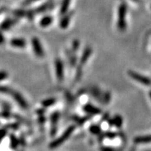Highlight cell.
<instances>
[{"mask_svg": "<svg viewBox=\"0 0 151 151\" xmlns=\"http://www.w3.org/2000/svg\"><path fill=\"white\" fill-rule=\"evenodd\" d=\"M91 93H92V94H93V96H94V98H98V99L99 98H101V97H100V96H101V93H100L99 90H98V89H97V88H94V89H92Z\"/></svg>", "mask_w": 151, "mask_h": 151, "instance_id": "obj_19", "label": "cell"}, {"mask_svg": "<svg viewBox=\"0 0 151 151\" xmlns=\"http://www.w3.org/2000/svg\"><path fill=\"white\" fill-rule=\"evenodd\" d=\"M126 15L127 6L125 3H121L118 8V18H117V29L121 32H124L126 30Z\"/></svg>", "mask_w": 151, "mask_h": 151, "instance_id": "obj_1", "label": "cell"}, {"mask_svg": "<svg viewBox=\"0 0 151 151\" xmlns=\"http://www.w3.org/2000/svg\"><path fill=\"white\" fill-rule=\"evenodd\" d=\"M71 15H72V12L70 14H68V15H66L61 19V22H60V27H61V29H65L67 28L68 25H69L70 20L71 19Z\"/></svg>", "mask_w": 151, "mask_h": 151, "instance_id": "obj_9", "label": "cell"}, {"mask_svg": "<svg viewBox=\"0 0 151 151\" xmlns=\"http://www.w3.org/2000/svg\"><path fill=\"white\" fill-rule=\"evenodd\" d=\"M90 131L94 134H99L101 133V128L99 127V126H97V125H92L90 128Z\"/></svg>", "mask_w": 151, "mask_h": 151, "instance_id": "obj_17", "label": "cell"}, {"mask_svg": "<svg viewBox=\"0 0 151 151\" xmlns=\"http://www.w3.org/2000/svg\"><path fill=\"white\" fill-rule=\"evenodd\" d=\"M69 3H70V0H64L63 2H62V5H61V14L66 13V12L68 11V9Z\"/></svg>", "mask_w": 151, "mask_h": 151, "instance_id": "obj_16", "label": "cell"}, {"mask_svg": "<svg viewBox=\"0 0 151 151\" xmlns=\"http://www.w3.org/2000/svg\"><path fill=\"white\" fill-rule=\"evenodd\" d=\"M53 22V18L51 17V16H45V17L42 18L41 19L40 23L39 25L42 27V28H46V27L49 26Z\"/></svg>", "mask_w": 151, "mask_h": 151, "instance_id": "obj_10", "label": "cell"}, {"mask_svg": "<svg viewBox=\"0 0 151 151\" xmlns=\"http://www.w3.org/2000/svg\"><path fill=\"white\" fill-rule=\"evenodd\" d=\"M128 75L131 78L135 80L137 82L146 85V86H151V80L148 78L147 77L144 76V75H140V74H138V73L135 72L134 71H129Z\"/></svg>", "mask_w": 151, "mask_h": 151, "instance_id": "obj_3", "label": "cell"}, {"mask_svg": "<svg viewBox=\"0 0 151 151\" xmlns=\"http://www.w3.org/2000/svg\"><path fill=\"white\" fill-rule=\"evenodd\" d=\"M55 73L58 81H61L64 78V65L60 58H57L55 61Z\"/></svg>", "mask_w": 151, "mask_h": 151, "instance_id": "obj_5", "label": "cell"}, {"mask_svg": "<svg viewBox=\"0 0 151 151\" xmlns=\"http://www.w3.org/2000/svg\"><path fill=\"white\" fill-rule=\"evenodd\" d=\"M60 114L58 112H55L52 114L51 116V122H52V134H55L56 132V126H57L58 121V119H59Z\"/></svg>", "mask_w": 151, "mask_h": 151, "instance_id": "obj_7", "label": "cell"}, {"mask_svg": "<svg viewBox=\"0 0 151 151\" xmlns=\"http://www.w3.org/2000/svg\"><path fill=\"white\" fill-rule=\"evenodd\" d=\"M107 137L109 138H113L114 137L117 136V134H116V133H112V132H109V133H107Z\"/></svg>", "mask_w": 151, "mask_h": 151, "instance_id": "obj_21", "label": "cell"}, {"mask_svg": "<svg viewBox=\"0 0 151 151\" xmlns=\"http://www.w3.org/2000/svg\"><path fill=\"white\" fill-rule=\"evenodd\" d=\"M56 103V99L55 98H48V99L43 101L42 104L44 107H50V106L54 105Z\"/></svg>", "mask_w": 151, "mask_h": 151, "instance_id": "obj_14", "label": "cell"}, {"mask_svg": "<svg viewBox=\"0 0 151 151\" xmlns=\"http://www.w3.org/2000/svg\"><path fill=\"white\" fill-rule=\"evenodd\" d=\"M134 142L137 144H144V143H151V135L148 136H140L135 138Z\"/></svg>", "mask_w": 151, "mask_h": 151, "instance_id": "obj_11", "label": "cell"}, {"mask_svg": "<svg viewBox=\"0 0 151 151\" xmlns=\"http://www.w3.org/2000/svg\"><path fill=\"white\" fill-rule=\"evenodd\" d=\"M72 49L73 52H76L78 51L79 48V41L78 40H75L73 42V45H72Z\"/></svg>", "mask_w": 151, "mask_h": 151, "instance_id": "obj_20", "label": "cell"}, {"mask_svg": "<svg viewBox=\"0 0 151 151\" xmlns=\"http://www.w3.org/2000/svg\"><path fill=\"white\" fill-rule=\"evenodd\" d=\"M12 45L15 47L24 48L25 46V42L23 39H13L12 41Z\"/></svg>", "mask_w": 151, "mask_h": 151, "instance_id": "obj_12", "label": "cell"}, {"mask_svg": "<svg viewBox=\"0 0 151 151\" xmlns=\"http://www.w3.org/2000/svg\"><path fill=\"white\" fill-rule=\"evenodd\" d=\"M14 96H15V98L16 99V101H18V103H19V104L22 106V107H24V108H26V107H28V105H27V103L25 102V100L22 98V96L20 95V94H17V93H15V94H14Z\"/></svg>", "mask_w": 151, "mask_h": 151, "instance_id": "obj_13", "label": "cell"}, {"mask_svg": "<svg viewBox=\"0 0 151 151\" xmlns=\"http://www.w3.org/2000/svg\"><path fill=\"white\" fill-rule=\"evenodd\" d=\"M83 110H84L86 113H88V114H91V115H95L101 113V110H100L99 108L91 105V104H86V105H84Z\"/></svg>", "mask_w": 151, "mask_h": 151, "instance_id": "obj_6", "label": "cell"}, {"mask_svg": "<svg viewBox=\"0 0 151 151\" xmlns=\"http://www.w3.org/2000/svg\"><path fill=\"white\" fill-rule=\"evenodd\" d=\"M103 98V102L104 104H107L109 103L110 100H111V94H110L109 92H107L102 97Z\"/></svg>", "mask_w": 151, "mask_h": 151, "instance_id": "obj_18", "label": "cell"}, {"mask_svg": "<svg viewBox=\"0 0 151 151\" xmlns=\"http://www.w3.org/2000/svg\"><path fill=\"white\" fill-rule=\"evenodd\" d=\"M74 130H75V126L68 127V128L65 130V132H64L63 134H62L60 137H58V139H56L55 140H54L53 142L51 143V144H50V147L55 148L58 147H59L61 144H63L64 142L67 140L69 137L71 136V134H72L73 131H74Z\"/></svg>", "mask_w": 151, "mask_h": 151, "instance_id": "obj_2", "label": "cell"}, {"mask_svg": "<svg viewBox=\"0 0 151 151\" xmlns=\"http://www.w3.org/2000/svg\"><path fill=\"white\" fill-rule=\"evenodd\" d=\"M114 125L117 127V128H121L123 124V119L120 115H116L114 118Z\"/></svg>", "mask_w": 151, "mask_h": 151, "instance_id": "obj_15", "label": "cell"}, {"mask_svg": "<svg viewBox=\"0 0 151 151\" xmlns=\"http://www.w3.org/2000/svg\"><path fill=\"white\" fill-rule=\"evenodd\" d=\"M149 95H150V99H151V91H150V93H149Z\"/></svg>", "mask_w": 151, "mask_h": 151, "instance_id": "obj_22", "label": "cell"}, {"mask_svg": "<svg viewBox=\"0 0 151 151\" xmlns=\"http://www.w3.org/2000/svg\"><path fill=\"white\" fill-rule=\"evenodd\" d=\"M91 53H92L91 48V47H87V48L84 49V52H83V55H81V60H80L81 65H82L86 63L88 58H90Z\"/></svg>", "mask_w": 151, "mask_h": 151, "instance_id": "obj_8", "label": "cell"}, {"mask_svg": "<svg viewBox=\"0 0 151 151\" xmlns=\"http://www.w3.org/2000/svg\"><path fill=\"white\" fill-rule=\"evenodd\" d=\"M32 45L33 51L35 55L39 58H43L45 56L44 49L42 48L40 41L37 38H33L32 39Z\"/></svg>", "mask_w": 151, "mask_h": 151, "instance_id": "obj_4", "label": "cell"}]
</instances>
